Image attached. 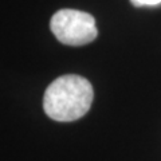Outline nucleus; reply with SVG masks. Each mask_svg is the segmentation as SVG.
Instances as JSON below:
<instances>
[{"instance_id":"7ed1b4c3","label":"nucleus","mask_w":161,"mask_h":161,"mask_svg":"<svg viewBox=\"0 0 161 161\" xmlns=\"http://www.w3.org/2000/svg\"><path fill=\"white\" fill-rule=\"evenodd\" d=\"M134 7H156L161 4V0H130Z\"/></svg>"},{"instance_id":"f03ea898","label":"nucleus","mask_w":161,"mask_h":161,"mask_svg":"<svg viewBox=\"0 0 161 161\" xmlns=\"http://www.w3.org/2000/svg\"><path fill=\"white\" fill-rule=\"evenodd\" d=\"M51 32L67 46H85L97 38L95 19L87 12L64 8L55 12L50 22Z\"/></svg>"},{"instance_id":"f257e3e1","label":"nucleus","mask_w":161,"mask_h":161,"mask_svg":"<svg viewBox=\"0 0 161 161\" xmlns=\"http://www.w3.org/2000/svg\"><path fill=\"white\" fill-rule=\"evenodd\" d=\"M93 99L92 83L83 77L67 74L53 80L46 89L43 109L54 121L71 122L89 112Z\"/></svg>"}]
</instances>
